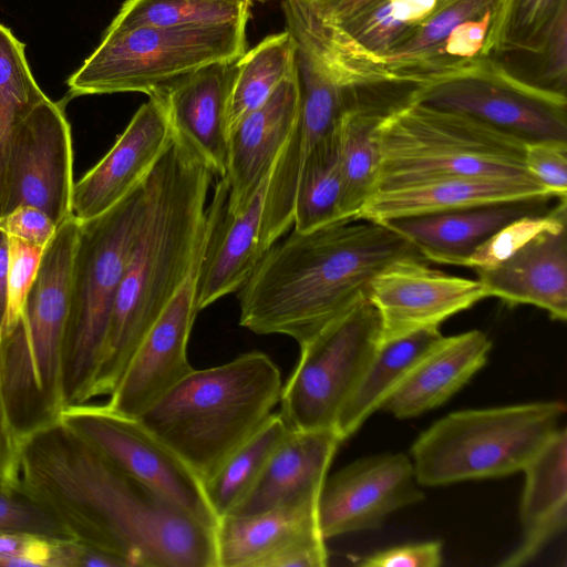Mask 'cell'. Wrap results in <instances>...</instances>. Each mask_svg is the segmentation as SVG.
Wrapping results in <instances>:
<instances>
[{
    "label": "cell",
    "mask_w": 567,
    "mask_h": 567,
    "mask_svg": "<svg viewBox=\"0 0 567 567\" xmlns=\"http://www.w3.org/2000/svg\"><path fill=\"white\" fill-rule=\"evenodd\" d=\"M17 475L73 539L125 567H218L216 526L121 470L61 420L18 441Z\"/></svg>",
    "instance_id": "1"
},
{
    "label": "cell",
    "mask_w": 567,
    "mask_h": 567,
    "mask_svg": "<svg viewBox=\"0 0 567 567\" xmlns=\"http://www.w3.org/2000/svg\"><path fill=\"white\" fill-rule=\"evenodd\" d=\"M403 258L425 260L384 223L357 217L293 229L264 252L239 289V323L301 346L367 297L374 277Z\"/></svg>",
    "instance_id": "2"
},
{
    "label": "cell",
    "mask_w": 567,
    "mask_h": 567,
    "mask_svg": "<svg viewBox=\"0 0 567 567\" xmlns=\"http://www.w3.org/2000/svg\"><path fill=\"white\" fill-rule=\"evenodd\" d=\"M215 175L173 135L147 177V207L115 295L89 401L110 395L132 354L198 264Z\"/></svg>",
    "instance_id": "3"
},
{
    "label": "cell",
    "mask_w": 567,
    "mask_h": 567,
    "mask_svg": "<svg viewBox=\"0 0 567 567\" xmlns=\"http://www.w3.org/2000/svg\"><path fill=\"white\" fill-rule=\"evenodd\" d=\"M281 389L274 361L250 351L193 369L136 419L204 483L271 414Z\"/></svg>",
    "instance_id": "4"
},
{
    "label": "cell",
    "mask_w": 567,
    "mask_h": 567,
    "mask_svg": "<svg viewBox=\"0 0 567 567\" xmlns=\"http://www.w3.org/2000/svg\"><path fill=\"white\" fill-rule=\"evenodd\" d=\"M375 140L377 192L454 177L535 179L525 166L523 141L473 117L408 99L384 116Z\"/></svg>",
    "instance_id": "5"
},
{
    "label": "cell",
    "mask_w": 567,
    "mask_h": 567,
    "mask_svg": "<svg viewBox=\"0 0 567 567\" xmlns=\"http://www.w3.org/2000/svg\"><path fill=\"white\" fill-rule=\"evenodd\" d=\"M147 198L146 178L103 214L79 223L63 346L64 408L89 402L115 295L143 224Z\"/></svg>",
    "instance_id": "6"
},
{
    "label": "cell",
    "mask_w": 567,
    "mask_h": 567,
    "mask_svg": "<svg viewBox=\"0 0 567 567\" xmlns=\"http://www.w3.org/2000/svg\"><path fill=\"white\" fill-rule=\"evenodd\" d=\"M565 413L559 401L450 413L412 444L415 478L420 486H442L523 471Z\"/></svg>",
    "instance_id": "7"
},
{
    "label": "cell",
    "mask_w": 567,
    "mask_h": 567,
    "mask_svg": "<svg viewBox=\"0 0 567 567\" xmlns=\"http://www.w3.org/2000/svg\"><path fill=\"white\" fill-rule=\"evenodd\" d=\"M246 25L106 29L97 48L69 78V93L151 95L205 65L239 59L247 51Z\"/></svg>",
    "instance_id": "8"
},
{
    "label": "cell",
    "mask_w": 567,
    "mask_h": 567,
    "mask_svg": "<svg viewBox=\"0 0 567 567\" xmlns=\"http://www.w3.org/2000/svg\"><path fill=\"white\" fill-rule=\"evenodd\" d=\"M406 99L473 117L525 144L567 142L566 94L525 82L491 56L417 84Z\"/></svg>",
    "instance_id": "9"
},
{
    "label": "cell",
    "mask_w": 567,
    "mask_h": 567,
    "mask_svg": "<svg viewBox=\"0 0 567 567\" xmlns=\"http://www.w3.org/2000/svg\"><path fill=\"white\" fill-rule=\"evenodd\" d=\"M380 342V316L363 297L299 346L300 359L279 400L287 426L291 431L334 429Z\"/></svg>",
    "instance_id": "10"
},
{
    "label": "cell",
    "mask_w": 567,
    "mask_h": 567,
    "mask_svg": "<svg viewBox=\"0 0 567 567\" xmlns=\"http://www.w3.org/2000/svg\"><path fill=\"white\" fill-rule=\"evenodd\" d=\"M503 0H453L386 55L341 68L355 87H413L493 53Z\"/></svg>",
    "instance_id": "11"
},
{
    "label": "cell",
    "mask_w": 567,
    "mask_h": 567,
    "mask_svg": "<svg viewBox=\"0 0 567 567\" xmlns=\"http://www.w3.org/2000/svg\"><path fill=\"white\" fill-rule=\"evenodd\" d=\"M60 420L121 470L216 526L199 477L138 419L86 402L64 408Z\"/></svg>",
    "instance_id": "12"
},
{
    "label": "cell",
    "mask_w": 567,
    "mask_h": 567,
    "mask_svg": "<svg viewBox=\"0 0 567 567\" xmlns=\"http://www.w3.org/2000/svg\"><path fill=\"white\" fill-rule=\"evenodd\" d=\"M72 140L62 107L45 99L16 125L0 187V218L19 206L43 210L58 227L71 217Z\"/></svg>",
    "instance_id": "13"
},
{
    "label": "cell",
    "mask_w": 567,
    "mask_h": 567,
    "mask_svg": "<svg viewBox=\"0 0 567 567\" xmlns=\"http://www.w3.org/2000/svg\"><path fill=\"white\" fill-rule=\"evenodd\" d=\"M419 486L403 453L357 460L326 477L317 504L320 533L327 539L379 528L392 512L423 499Z\"/></svg>",
    "instance_id": "14"
},
{
    "label": "cell",
    "mask_w": 567,
    "mask_h": 567,
    "mask_svg": "<svg viewBox=\"0 0 567 567\" xmlns=\"http://www.w3.org/2000/svg\"><path fill=\"white\" fill-rule=\"evenodd\" d=\"M424 261L396 260L371 281L367 297L380 316L381 341L439 327L488 298L478 279L452 276L430 268Z\"/></svg>",
    "instance_id": "15"
},
{
    "label": "cell",
    "mask_w": 567,
    "mask_h": 567,
    "mask_svg": "<svg viewBox=\"0 0 567 567\" xmlns=\"http://www.w3.org/2000/svg\"><path fill=\"white\" fill-rule=\"evenodd\" d=\"M200 260V259H199ZM199 261L132 354L105 406L138 417L194 368L187 343L198 313L195 306Z\"/></svg>",
    "instance_id": "16"
},
{
    "label": "cell",
    "mask_w": 567,
    "mask_h": 567,
    "mask_svg": "<svg viewBox=\"0 0 567 567\" xmlns=\"http://www.w3.org/2000/svg\"><path fill=\"white\" fill-rule=\"evenodd\" d=\"M172 140L165 100L151 94L112 148L74 184L71 217L84 221L117 204L147 178Z\"/></svg>",
    "instance_id": "17"
},
{
    "label": "cell",
    "mask_w": 567,
    "mask_h": 567,
    "mask_svg": "<svg viewBox=\"0 0 567 567\" xmlns=\"http://www.w3.org/2000/svg\"><path fill=\"white\" fill-rule=\"evenodd\" d=\"M270 175L249 204L236 213L227 209L226 179L221 177L215 185L208 204L207 238L196 271L195 306L198 312L239 290L259 262L262 256L261 217Z\"/></svg>",
    "instance_id": "18"
},
{
    "label": "cell",
    "mask_w": 567,
    "mask_h": 567,
    "mask_svg": "<svg viewBox=\"0 0 567 567\" xmlns=\"http://www.w3.org/2000/svg\"><path fill=\"white\" fill-rule=\"evenodd\" d=\"M453 0H371L343 22L329 28L305 24L289 16L286 29L303 37L332 68L383 58Z\"/></svg>",
    "instance_id": "19"
},
{
    "label": "cell",
    "mask_w": 567,
    "mask_h": 567,
    "mask_svg": "<svg viewBox=\"0 0 567 567\" xmlns=\"http://www.w3.org/2000/svg\"><path fill=\"white\" fill-rule=\"evenodd\" d=\"M237 61L205 65L156 92L165 100L173 135L219 178L227 171L228 112Z\"/></svg>",
    "instance_id": "20"
},
{
    "label": "cell",
    "mask_w": 567,
    "mask_h": 567,
    "mask_svg": "<svg viewBox=\"0 0 567 567\" xmlns=\"http://www.w3.org/2000/svg\"><path fill=\"white\" fill-rule=\"evenodd\" d=\"M298 104L296 65L271 95L230 131L224 177L228 186L229 212L244 209L270 175L293 128Z\"/></svg>",
    "instance_id": "21"
},
{
    "label": "cell",
    "mask_w": 567,
    "mask_h": 567,
    "mask_svg": "<svg viewBox=\"0 0 567 567\" xmlns=\"http://www.w3.org/2000/svg\"><path fill=\"white\" fill-rule=\"evenodd\" d=\"M342 114V100L333 90L320 84L299 90L296 122L267 186L260 234L262 255L292 226L296 190L305 161L321 140L339 127Z\"/></svg>",
    "instance_id": "22"
},
{
    "label": "cell",
    "mask_w": 567,
    "mask_h": 567,
    "mask_svg": "<svg viewBox=\"0 0 567 567\" xmlns=\"http://www.w3.org/2000/svg\"><path fill=\"white\" fill-rule=\"evenodd\" d=\"M554 196L472 206L383 221L425 260L465 266L487 239L511 221L549 209Z\"/></svg>",
    "instance_id": "23"
},
{
    "label": "cell",
    "mask_w": 567,
    "mask_h": 567,
    "mask_svg": "<svg viewBox=\"0 0 567 567\" xmlns=\"http://www.w3.org/2000/svg\"><path fill=\"white\" fill-rule=\"evenodd\" d=\"M567 224L544 230L489 268H477L488 297L532 305L554 320L567 319Z\"/></svg>",
    "instance_id": "24"
},
{
    "label": "cell",
    "mask_w": 567,
    "mask_h": 567,
    "mask_svg": "<svg viewBox=\"0 0 567 567\" xmlns=\"http://www.w3.org/2000/svg\"><path fill=\"white\" fill-rule=\"evenodd\" d=\"M319 493L297 496L264 512L218 519V567H270L290 547L323 537L317 518Z\"/></svg>",
    "instance_id": "25"
},
{
    "label": "cell",
    "mask_w": 567,
    "mask_h": 567,
    "mask_svg": "<svg viewBox=\"0 0 567 567\" xmlns=\"http://www.w3.org/2000/svg\"><path fill=\"white\" fill-rule=\"evenodd\" d=\"M492 348L480 330L442 337L408 372L382 408L398 419L417 416L446 402L486 363Z\"/></svg>",
    "instance_id": "26"
},
{
    "label": "cell",
    "mask_w": 567,
    "mask_h": 567,
    "mask_svg": "<svg viewBox=\"0 0 567 567\" xmlns=\"http://www.w3.org/2000/svg\"><path fill=\"white\" fill-rule=\"evenodd\" d=\"M542 196L556 197L536 179L454 177L377 192L358 217L383 223L394 218Z\"/></svg>",
    "instance_id": "27"
},
{
    "label": "cell",
    "mask_w": 567,
    "mask_h": 567,
    "mask_svg": "<svg viewBox=\"0 0 567 567\" xmlns=\"http://www.w3.org/2000/svg\"><path fill=\"white\" fill-rule=\"evenodd\" d=\"M520 502L523 537L499 563L518 567L530 563L567 523V431L560 427L523 470Z\"/></svg>",
    "instance_id": "28"
},
{
    "label": "cell",
    "mask_w": 567,
    "mask_h": 567,
    "mask_svg": "<svg viewBox=\"0 0 567 567\" xmlns=\"http://www.w3.org/2000/svg\"><path fill=\"white\" fill-rule=\"evenodd\" d=\"M341 442L334 429L290 430L230 515L264 512L297 496L320 492Z\"/></svg>",
    "instance_id": "29"
},
{
    "label": "cell",
    "mask_w": 567,
    "mask_h": 567,
    "mask_svg": "<svg viewBox=\"0 0 567 567\" xmlns=\"http://www.w3.org/2000/svg\"><path fill=\"white\" fill-rule=\"evenodd\" d=\"M404 100L390 102L358 90L343 112L340 122V220L357 218L377 192L380 152L375 131L384 116Z\"/></svg>",
    "instance_id": "30"
},
{
    "label": "cell",
    "mask_w": 567,
    "mask_h": 567,
    "mask_svg": "<svg viewBox=\"0 0 567 567\" xmlns=\"http://www.w3.org/2000/svg\"><path fill=\"white\" fill-rule=\"evenodd\" d=\"M442 337L439 327H432L380 342L337 417L334 430L341 441L382 408L413 365Z\"/></svg>",
    "instance_id": "31"
},
{
    "label": "cell",
    "mask_w": 567,
    "mask_h": 567,
    "mask_svg": "<svg viewBox=\"0 0 567 567\" xmlns=\"http://www.w3.org/2000/svg\"><path fill=\"white\" fill-rule=\"evenodd\" d=\"M279 412L271 413L260 427L203 483L208 504L220 519L230 515L257 483L270 456L288 435Z\"/></svg>",
    "instance_id": "32"
},
{
    "label": "cell",
    "mask_w": 567,
    "mask_h": 567,
    "mask_svg": "<svg viewBox=\"0 0 567 567\" xmlns=\"http://www.w3.org/2000/svg\"><path fill=\"white\" fill-rule=\"evenodd\" d=\"M296 49L293 35L285 29L266 37L238 59L229 102L228 133L296 70Z\"/></svg>",
    "instance_id": "33"
},
{
    "label": "cell",
    "mask_w": 567,
    "mask_h": 567,
    "mask_svg": "<svg viewBox=\"0 0 567 567\" xmlns=\"http://www.w3.org/2000/svg\"><path fill=\"white\" fill-rule=\"evenodd\" d=\"M341 122V121H340ZM340 124L310 152L302 166L293 207V229L315 230L340 220Z\"/></svg>",
    "instance_id": "34"
},
{
    "label": "cell",
    "mask_w": 567,
    "mask_h": 567,
    "mask_svg": "<svg viewBox=\"0 0 567 567\" xmlns=\"http://www.w3.org/2000/svg\"><path fill=\"white\" fill-rule=\"evenodd\" d=\"M250 0H125L107 30L247 23Z\"/></svg>",
    "instance_id": "35"
},
{
    "label": "cell",
    "mask_w": 567,
    "mask_h": 567,
    "mask_svg": "<svg viewBox=\"0 0 567 567\" xmlns=\"http://www.w3.org/2000/svg\"><path fill=\"white\" fill-rule=\"evenodd\" d=\"M45 99L30 71L24 44L0 23V142Z\"/></svg>",
    "instance_id": "36"
},
{
    "label": "cell",
    "mask_w": 567,
    "mask_h": 567,
    "mask_svg": "<svg viewBox=\"0 0 567 567\" xmlns=\"http://www.w3.org/2000/svg\"><path fill=\"white\" fill-rule=\"evenodd\" d=\"M567 0H503L497 17L493 52L536 53L542 38Z\"/></svg>",
    "instance_id": "37"
},
{
    "label": "cell",
    "mask_w": 567,
    "mask_h": 567,
    "mask_svg": "<svg viewBox=\"0 0 567 567\" xmlns=\"http://www.w3.org/2000/svg\"><path fill=\"white\" fill-rule=\"evenodd\" d=\"M567 224L566 198L549 209L515 219L487 239L470 257L465 267L489 268L498 265L539 233Z\"/></svg>",
    "instance_id": "38"
},
{
    "label": "cell",
    "mask_w": 567,
    "mask_h": 567,
    "mask_svg": "<svg viewBox=\"0 0 567 567\" xmlns=\"http://www.w3.org/2000/svg\"><path fill=\"white\" fill-rule=\"evenodd\" d=\"M0 532L73 539L54 514L19 481H0Z\"/></svg>",
    "instance_id": "39"
},
{
    "label": "cell",
    "mask_w": 567,
    "mask_h": 567,
    "mask_svg": "<svg viewBox=\"0 0 567 567\" xmlns=\"http://www.w3.org/2000/svg\"><path fill=\"white\" fill-rule=\"evenodd\" d=\"M42 252L43 247L9 237L8 301L2 329L21 315L27 295L37 276Z\"/></svg>",
    "instance_id": "40"
},
{
    "label": "cell",
    "mask_w": 567,
    "mask_h": 567,
    "mask_svg": "<svg viewBox=\"0 0 567 567\" xmlns=\"http://www.w3.org/2000/svg\"><path fill=\"white\" fill-rule=\"evenodd\" d=\"M525 166L556 197L567 198V142L544 141L526 144Z\"/></svg>",
    "instance_id": "41"
},
{
    "label": "cell",
    "mask_w": 567,
    "mask_h": 567,
    "mask_svg": "<svg viewBox=\"0 0 567 567\" xmlns=\"http://www.w3.org/2000/svg\"><path fill=\"white\" fill-rule=\"evenodd\" d=\"M60 540L0 532V567H60Z\"/></svg>",
    "instance_id": "42"
},
{
    "label": "cell",
    "mask_w": 567,
    "mask_h": 567,
    "mask_svg": "<svg viewBox=\"0 0 567 567\" xmlns=\"http://www.w3.org/2000/svg\"><path fill=\"white\" fill-rule=\"evenodd\" d=\"M371 0H284V16H289L305 24L329 28L334 27Z\"/></svg>",
    "instance_id": "43"
},
{
    "label": "cell",
    "mask_w": 567,
    "mask_h": 567,
    "mask_svg": "<svg viewBox=\"0 0 567 567\" xmlns=\"http://www.w3.org/2000/svg\"><path fill=\"white\" fill-rule=\"evenodd\" d=\"M543 61V76L553 89L566 94L567 7L563 8L544 33L535 53Z\"/></svg>",
    "instance_id": "44"
},
{
    "label": "cell",
    "mask_w": 567,
    "mask_h": 567,
    "mask_svg": "<svg viewBox=\"0 0 567 567\" xmlns=\"http://www.w3.org/2000/svg\"><path fill=\"white\" fill-rule=\"evenodd\" d=\"M442 543L430 540L386 548L364 557V567H439L442 565Z\"/></svg>",
    "instance_id": "45"
},
{
    "label": "cell",
    "mask_w": 567,
    "mask_h": 567,
    "mask_svg": "<svg viewBox=\"0 0 567 567\" xmlns=\"http://www.w3.org/2000/svg\"><path fill=\"white\" fill-rule=\"evenodd\" d=\"M55 224L41 209L19 206L0 218V229L8 237L45 247L56 230Z\"/></svg>",
    "instance_id": "46"
},
{
    "label": "cell",
    "mask_w": 567,
    "mask_h": 567,
    "mask_svg": "<svg viewBox=\"0 0 567 567\" xmlns=\"http://www.w3.org/2000/svg\"><path fill=\"white\" fill-rule=\"evenodd\" d=\"M18 441L9 429L0 408V481L16 483Z\"/></svg>",
    "instance_id": "47"
},
{
    "label": "cell",
    "mask_w": 567,
    "mask_h": 567,
    "mask_svg": "<svg viewBox=\"0 0 567 567\" xmlns=\"http://www.w3.org/2000/svg\"><path fill=\"white\" fill-rule=\"evenodd\" d=\"M9 237L0 229V334L7 313Z\"/></svg>",
    "instance_id": "48"
},
{
    "label": "cell",
    "mask_w": 567,
    "mask_h": 567,
    "mask_svg": "<svg viewBox=\"0 0 567 567\" xmlns=\"http://www.w3.org/2000/svg\"><path fill=\"white\" fill-rule=\"evenodd\" d=\"M258 1H261V2H264V1H267V0H258Z\"/></svg>",
    "instance_id": "49"
}]
</instances>
